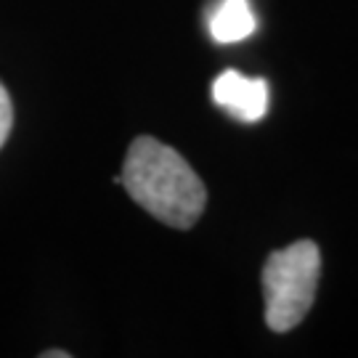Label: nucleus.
Masks as SVG:
<instances>
[{"instance_id":"nucleus-1","label":"nucleus","mask_w":358,"mask_h":358,"mask_svg":"<svg viewBox=\"0 0 358 358\" xmlns=\"http://www.w3.org/2000/svg\"><path fill=\"white\" fill-rule=\"evenodd\" d=\"M149 215L173 229H192L205 213V183L176 149L152 136L130 143L122 176L115 178Z\"/></svg>"},{"instance_id":"nucleus-2","label":"nucleus","mask_w":358,"mask_h":358,"mask_svg":"<svg viewBox=\"0 0 358 358\" xmlns=\"http://www.w3.org/2000/svg\"><path fill=\"white\" fill-rule=\"evenodd\" d=\"M319 273L321 252L310 239L289 244L266 260L263 268L266 321L273 332H289L306 319L316 297Z\"/></svg>"},{"instance_id":"nucleus-3","label":"nucleus","mask_w":358,"mask_h":358,"mask_svg":"<svg viewBox=\"0 0 358 358\" xmlns=\"http://www.w3.org/2000/svg\"><path fill=\"white\" fill-rule=\"evenodd\" d=\"M213 101L242 122H257L268 112V83L263 77H244L226 69L213 83Z\"/></svg>"},{"instance_id":"nucleus-4","label":"nucleus","mask_w":358,"mask_h":358,"mask_svg":"<svg viewBox=\"0 0 358 358\" xmlns=\"http://www.w3.org/2000/svg\"><path fill=\"white\" fill-rule=\"evenodd\" d=\"M255 27L257 19L250 0H223L210 16V35L220 45L242 43L255 32Z\"/></svg>"},{"instance_id":"nucleus-5","label":"nucleus","mask_w":358,"mask_h":358,"mask_svg":"<svg viewBox=\"0 0 358 358\" xmlns=\"http://www.w3.org/2000/svg\"><path fill=\"white\" fill-rule=\"evenodd\" d=\"M11 128H13V103L8 90L3 88V83H0V149H3V143L8 141Z\"/></svg>"},{"instance_id":"nucleus-6","label":"nucleus","mask_w":358,"mask_h":358,"mask_svg":"<svg viewBox=\"0 0 358 358\" xmlns=\"http://www.w3.org/2000/svg\"><path fill=\"white\" fill-rule=\"evenodd\" d=\"M69 353H62V350H51V353H45V358H66Z\"/></svg>"}]
</instances>
